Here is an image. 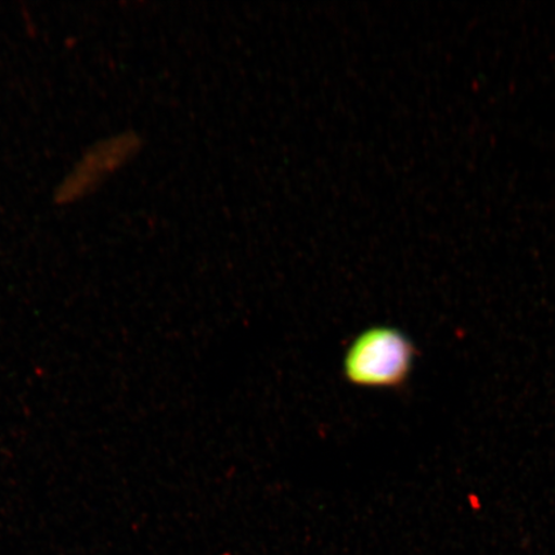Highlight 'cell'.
<instances>
[{
	"label": "cell",
	"instance_id": "1",
	"mask_svg": "<svg viewBox=\"0 0 555 555\" xmlns=\"http://www.w3.org/2000/svg\"><path fill=\"white\" fill-rule=\"evenodd\" d=\"M416 350L398 328H367L353 339L344 358L350 384L367 388H399L411 376Z\"/></svg>",
	"mask_w": 555,
	"mask_h": 555
},
{
	"label": "cell",
	"instance_id": "2",
	"mask_svg": "<svg viewBox=\"0 0 555 555\" xmlns=\"http://www.w3.org/2000/svg\"><path fill=\"white\" fill-rule=\"evenodd\" d=\"M142 143L141 135L128 130L90 145L55 186L53 203L65 207L89 197L139 154Z\"/></svg>",
	"mask_w": 555,
	"mask_h": 555
}]
</instances>
